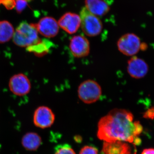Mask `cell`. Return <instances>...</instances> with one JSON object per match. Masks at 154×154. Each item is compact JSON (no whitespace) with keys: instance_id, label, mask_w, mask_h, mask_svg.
<instances>
[{"instance_id":"3","label":"cell","mask_w":154,"mask_h":154,"mask_svg":"<svg viewBox=\"0 0 154 154\" xmlns=\"http://www.w3.org/2000/svg\"><path fill=\"white\" fill-rule=\"evenodd\" d=\"M81 27L86 35L95 36L99 35L102 31L103 25L101 20L98 17L92 14L85 7L80 12Z\"/></svg>"},{"instance_id":"4","label":"cell","mask_w":154,"mask_h":154,"mask_svg":"<svg viewBox=\"0 0 154 154\" xmlns=\"http://www.w3.org/2000/svg\"><path fill=\"white\" fill-rule=\"evenodd\" d=\"M78 94L82 102L85 104H92L100 99L102 95V89L96 81L87 80L80 84Z\"/></svg>"},{"instance_id":"10","label":"cell","mask_w":154,"mask_h":154,"mask_svg":"<svg viewBox=\"0 0 154 154\" xmlns=\"http://www.w3.org/2000/svg\"><path fill=\"white\" fill-rule=\"evenodd\" d=\"M72 54L76 58L85 57L90 53V44L88 38L83 35L72 37L69 43Z\"/></svg>"},{"instance_id":"21","label":"cell","mask_w":154,"mask_h":154,"mask_svg":"<svg viewBox=\"0 0 154 154\" xmlns=\"http://www.w3.org/2000/svg\"><path fill=\"white\" fill-rule=\"evenodd\" d=\"M141 154H154V149L149 148L144 149Z\"/></svg>"},{"instance_id":"6","label":"cell","mask_w":154,"mask_h":154,"mask_svg":"<svg viewBox=\"0 0 154 154\" xmlns=\"http://www.w3.org/2000/svg\"><path fill=\"white\" fill-rule=\"evenodd\" d=\"M10 91L14 95L25 96L30 93L31 83L28 77L23 73H18L11 77L9 82Z\"/></svg>"},{"instance_id":"20","label":"cell","mask_w":154,"mask_h":154,"mask_svg":"<svg viewBox=\"0 0 154 154\" xmlns=\"http://www.w3.org/2000/svg\"><path fill=\"white\" fill-rule=\"evenodd\" d=\"M2 5L7 10H12L16 6V0H0V5Z\"/></svg>"},{"instance_id":"23","label":"cell","mask_w":154,"mask_h":154,"mask_svg":"<svg viewBox=\"0 0 154 154\" xmlns=\"http://www.w3.org/2000/svg\"><path fill=\"white\" fill-rule=\"evenodd\" d=\"M25 1H26V2H31L32 0H25Z\"/></svg>"},{"instance_id":"5","label":"cell","mask_w":154,"mask_h":154,"mask_svg":"<svg viewBox=\"0 0 154 154\" xmlns=\"http://www.w3.org/2000/svg\"><path fill=\"white\" fill-rule=\"evenodd\" d=\"M141 42L139 37L132 33L124 34L119 39L117 48L122 54L128 56H133L141 50Z\"/></svg>"},{"instance_id":"13","label":"cell","mask_w":154,"mask_h":154,"mask_svg":"<svg viewBox=\"0 0 154 154\" xmlns=\"http://www.w3.org/2000/svg\"><path fill=\"white\" fill-rule=\"evenodd\" d=\"M85 8L97 17H102L109 12L110 7L104 0H85Z\"/></svg>"},{"instance_id":"22","label":"cell","mask_w":154,"mask_h":154,"mask_svg":"<svg viewBox=\"0 0 154 154\" xmlns=\"http://www.w3.org/2000/svg\"><path fill=\"white\" fill-rule=\"evenodd\" d=\"M152 116H154V108L149 110L145 114L144 116L147 117H151Z\"/></svg>"},{"instance_id":"19","label":"cell","mask_w":154,"mask_h":154,"mask_svg":"<svg viewBox=\"0 0 154 154\" xmlns=\"http://www.w3.org/2000/svg\"><path fill=\"white\" fill-rule=\"evenodd\" d=\"M79 154H99L97 149L91 146L83 147L80 151Z\"/></svg>"},{"instance_id":"14","label":"cell","mask_w":154,"mask_h":154,"mask_svg":"<svg viewBox=\"0 0 154 154\" xmlns=\"http://www.w3.org/2000/svg\"><path fill=\"white\" fill-rule=\"evenodd\" d=\"M42 140L41 137L36 133H27L23 136L21 143L23 147L29 151L37 150L41 146Z\"/></svg>"},{"instance_id":"17","label":"cell","mask_w":154,"mask_h":154,"mask_svg":"<svg viewBox=\"0 0 154 154\" xmlns=\"http://www.w3.org/2000/svg\"><path fill=\"white\" fill-rule=\"evenodd\" d=\"M54 154H76L74 150L68 145L59 146Z\"/></svg>"},{"instance_id":"8","label":"cell","mask_w":154,"mask_h":154,"mask_svg":"<svg viewBox=\"0 0 154 154\" xmlns=\"http://www.w3.org/2000/svg\"><path fill=\"white\" fill-rule=\"evenodd\" d=\"M134 145L121 141L104 142L101 154H136Z\"/></svg>"},{"instance_id":"1","label":"cell","mask_w":154,"mask_h":154,"mask_svg":"<svg viewBox=\"0 0 154 154\" xmlns=\"http://www.w3.org/2000/svg\"><path fill=\"white\" fill-rule=\"evenodd\" d=\"M143 131L138 121H134V116L128 110L115 109L102 117L98 125L97 137L104 142L121 141L137 144L138 138Z\"/></svg>"},{"instance_id":"7","label":"cell","mask_w":154,"mask_h":154,"mask_svg":"<svg viewBox=\"0 0 154 154\" xmlns=\"http://www.w3.org/2000/svg\"><path fill=\"white\" fill-rule=\"evenodd\" d=\"M55 115L49 107L39 106L34 111L33 122L39 128L44 129L51 126L55 120Z\"/></svg>"},{"instance_id":"18","label":"cell","mask_w":154,"mask_h":154,"mask_svg":"<svg viewBox=\"0 0 154 154\" xmlns=\"http://www.w3.org/2000/svg\"><path fill=\"white\" fill-rule=\"evenodd\" d=\"M28 6V2L25 0H16V8L18 14H20Z\"/></svg>"},{"instance_id":"15","label":"cell","mask_w":154,"mask_h":154,"mask_svg":"<svg viewBox=\"0 0 154 154\" xmlns=\"http://www.w3.org/2000/svg\"><path fill=\"white\" fill-rule=\"evenodd\" d=\"M15 32L13 25L8 21H0V43L8 42L13 38Z\"/></svg>"},{"instance_id":"9","label":"cell","mask_w":154,"mask_h":154,"mask_svg":"<svg viewBox=\"0 0 154 154\" xmlns=\"http://www.w3.org/2000/svg\"><path fill=\"white\" fill-rule=\"evenodd\" d=\"M38 33L48 38L55 37L58 33L59 26L56 20L53 17H46L42 18L35 24Z\"/></svg>"},{"instance_id":"11","label":"cell","mask_w":154,"mask_h":154,"mask_svg":"<svg viewBox=\"0 0 154 154\" xmlns=\"http://www.w3.org/2000/svg\"><path fill=\"white\" fill-rule=\"evenodd\" d=\"M58 23L59 27L67 33L74 34L81 27V18L78 14L68 12L62 16Z\"/></svg>"},{"instance_id":"12","label":"cell","mask_w":154,"mask_h":154,"mask_svg":"<svg viewBox=\"0 0 154 154\" xmlns=\"http://www.w3.org/2000/svg\"><path fill=\"white\" fill-rule=\"evenodd\" d=\"M149 70V67L145 61L140 58L133 56L128 61L127 71L130 75L135 79L145 76Z\"/></svg>"},{"instance_id":"16","label":"cell","mask_w":154,"mask_h":154,"mask_svg":"<svg viewBox=\"0 0 154 154\" xmlns=\"http://www.w3.org/2000/svg\"><path fill=\"white\" fill-rule=\"evenodd\" d=\"M51 44V42L46 39L42 40L40 39L36 44L27 48L28 51L33 53L37 56L41 57L48 52L49 46Z\"/></svg>"},{"instance_id":"2","label":"cell","mask_w":154,"mask_h":154,"mask_svg":"<svg viewBox=\"0 0 154 154\" xmlns=\"http://www.w3.org/2000/svg\"><path fill=\"white\" fill-rule=\"evenodd\" d=\"M12 39L14 44L22 48L29 47L40 39L35 24H29L25 21L17 27Z\"/></svg>"}]
</instances>
